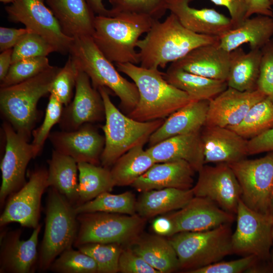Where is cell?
<instances>
[{"label":"cell","mask_w":273,"mask_h":273,"mask_svg":"<svg viewBox=\"0 0 273 273\" xmlns=\"http://www.w3.org/2000/svg\"><path fill=\"white\" fill-rule=\"evenodd\" d=\"M155 21L149 16L119 13L113 16L96 15L93 40L112 63L140 64L135 50L140 37L147 33Z\"/></svg>","instance_id":"obj_3"},{"label":"cell","mask_w":273,"mask_h":273,"mask_svg":"<svg viewBox=\"0 0 273 273\" xmlns=\"http://www.w3.org/2000/svg\"><path fill=\"white\" fill-rule=\"evenodd\" d=\"M255 159L246 158L229 164L240 185L241 200L256 212L270 215L273 193V151Z\"/></svg>","instance_id":"obj_11"},{"label":"cell","mask_w":273,"mask_h":273,"mask_svg":"<svg viewBox=\"0 0 273 273\" xmlns=\"http://www.w3.org/2000/svg\"><path fill=\"white\" fill-rule=\"evenodd\" d=\"M269 1H270V3L271 5H273V0H269Z\"/></svg>","instance_id":"obj_58"},{"label":"cell","mask_w":273,"mask_h":273,"mask_svg":"<svg viewBox=\"0 0 273 273\" xmlns=\"http://www.w3.org/2000/svg\"><path fill=\"white\" fill-rule=\"evenodd\" d=\"M164 77L169 83L186 92L192 101H210L228 87L225 81L196 75L171 64L164 73Z\"/></svg>","instance_id":"obj_31"},{"label":"cell","mask_w":273,"mask_h":273,"mask_svg":"<svg viewBox=\"0 0 273 273\" xmlns=\"http://www.w3.org/2000/svg\"><path fill=\"white\" fill-rule=\"evenodd\" d=\"M127 247L160 273H169L179 269L175 250L164 236L140 235Z\"/></svg>","instance_id":"obj_29"},{"label":"cell","mask_w":273,"mask_h":273,"mask_svg":"<svg viewBox=\"0 0 273 273\" xmlns=\"http://www.w3.org/2000/svg\"><path fill=\"white\" fill-rule=\"evenodd\" d=\"M261 56V50L245 53L239 47L231 52L228 86L242 92L257 89Z\"/></svg>","instance_id":"obj_33"},{"label":"cell","mask_w":273,"mask_h":273,"mask_svg":"<svg viewBox=\"0 0 273 273\" xmlns=\"http://www.w3.org/2000/svg\"><path fill=\"white\" fill-rule=\"evenodd\" d=\"M216 5L223 6L228 9L233 27L239 25L245 19L247 12L245 0H210Z\"/></svg>","instance_id":"obj_48"},{"label":"cell","mask_w":273,"mask_h":273,"mask_svg":"<svg viewBox=\"0 0 273 273\" xmlns=\"http://www.w3.org/2000/svg\"><path fill=\"white\" fill-rule=\"evenodd\" d=\"M5 136V153L1 163V207L27 182L25 173L30 161L36 156L29 140L18 133L7 121L2 125Z\"/></svg>","instance_id":"obj_13"},{"label":"cell","mask_w":273,"mask_h":273,"mask_svg":"<svg viewBox=\"0 0 273 273\" xmlns=\"http://www.w3.org/2000/svg\"><path fill=\"white\" fill-rule=\"evenodd\" d=\"M144 145L132 148L112 166L110 171L115 186L131 185L156 163L147 150H144Z\"/></svg>","instance_id":"obj_34"},{"label":"cell","mask_w":273,"mask_h":273,"mask_svg":"<svg viewBox=\"0 0 273 273\" xmlns=\"http://www.w3.org/2000/svg\"><path fill=\"white\" fill-rule=\"evenodd\" d=\"M73 99L63 108L59 126L62 130H73L85 123L105 119L102 97L95 88L88 76L78 68Z\"/></svg>","instance_id":"obj_16"},{"label":"cell","mask_w":273,"mask_h":273,"mask_svg":"<svg viewBox=\"0 0 273 273\" xmlns=\"http://www.w3.org/2000/svg\"><path fill=\"white\" fill-rule=\"evenodd\" d=\"M30 32L27 28L0 27V51L1 52L13 49L20 39Z\"/></svg>","instance_id":"obj_50"},{"label":"cell","mask_w":273,"mask_h":273,"mask_svg":"<svg viewBox=\"0 0 273 273\" xmlns=\"http://www.w3.org/2000/svg\"><path fill=\"white\" fill-rule=\"evenodd\" d=\"M69 54L78 68L88 76L95 88L106 87L118 97L123 111L128 114L135 107L139 100L136 85L120 74L97 48L92 37L74 39Z\"/></svg>","instance_id":"obj_5"},{"label":"cell","mask_w":273,"mask_h":273,"mask_svg":"<svg viewBox=\"0 0 273 273\" xmlns=\"http://www.w3.org/2000/svg\"><path fill=\"white\" fill-rule=\"evenodd\" d=\"M48 184L63 195L74 207L78 201V169L72 157L53 150L48 160Z\"/></svg>","instance_id":"obj_32"},{"label":"cell","mask_w":273,"mask_h":273,"mask_svg":"<svg viewBox=\"0 0 273 273\" xmlns=\"http://www.w3.org/2000/svg\"><path fill=\"white\" fill-rule=\"evenodd\" d=\"M44 0H15L5 7L9 20L21 23L30 32L41 36L62 55L69 54L74 38L65 35Z\"/></svg>","instance_id":"obj_12"},{"label":"cell","mask_w":273,"mask_h":273,"mask_svg":"<svg viewBox=\"0 0 273 273\" xmlns=\"http://www.w3.org/2000/svg\"><path fill=\"white\" fill-rule=\"evenodd\" d=\"M44 1H46V0H44Z\"/></svg>","instance_id":"obj_60"},{"label":"cell","mask_w":273,"mask_h":273,"mask_svg":"<svg viewBox=\"0 0 273 273\" xmlns=\"http://www.w3.org/2000/svg\"><path fill=\"white\" fill-rule=\"evenodd\" d=\"M200 133L205 164H230L248 155V140L230 128L204 125Z\"/></svg>","instance_id":"obj_21"},{"label":"cell","mask_w":273,"mask_h":273,"mask_svg":"<svg viewBox=\"0 0 273 273\" xmlns=\"http://www.w3.org/2000/svg\"><path fill=\"white\" fill-rule=\"evenodd\" d=\"M257 89L267 96L273 97V43L270 41L262 49Z\"/></svg>","instance_id":"obj_46"},{"label":"cell","mask_w":273,"mask_h":273,"mask_svg":"<svg viewBox=\"0 0 273 273\" xmlns=\"http://www.w3.org/2000/svg\"><path fill=\"white\" fill-rule=\"evenodd\" d=\"M235 215L209 199L196 196L181 209L166 215L172 224L170 236L180 232L204 231L231 224Z\"/></svg>","instance_id":"obj_17"},{"label":"cell","mask_w":273,"mask_h":273,"mask_svg":"<svg viewBox=\"0 0 273 273\" xmlns=\"http://www.w3.org/2000/svg\"><path fill=\"white\" fill-rule=\"evenodd\" d=\"M236 215V229L232 236L233 254L254 255L259 259L270 261L273 216L252 210L241 199Z\"/></svg>","instance_id":"obj_10"},{"label":"cell","mask_w":273,"mask_h":273,"mask_svg":"<svg viewBox=\"0 0 273 273\" xmlns=\"http://www.w3.org/2000/svg\"><path fill=\"white\" fill-rule=\"evenodd\" d=\"M51 65L47 57H39L23 59L12 64L0 87L19 83L43 72Z\"/></svg>","instance_id":"obj_41"},{"label":"cell","mask_w":273,"mask_h":273,"mask_svg":"<svg viewBox=\"0 0 273 273\" xmlns=\"http://www.w3.org/2000/svg\"><path fill=\"white\" fill-rule=\"evenodd\" d=\"M194 197L192 188H165L143 192L136 201V213L147 219L177 210Z\"/></svg>","instance_id":"obj_30"},{"label":"cell","mask_w":273,"mask_h":273,"mask_svg":"<svg viewBox=\"0 0 273 273\" xmlns=\"http://www.w3.org/2000/svg\"><path fill=\"white\" fill-rule=\"evenodd\" d=\"M195 172L184 160L156 163L131 186L141 193L165 188L191 189Z\"/></svg>","instance_id":"obj_23"},{"label":"cell","mask_w":273,"mask_h":273,"mask_svg":"<svg viewBox=\"0 0 273 273\" xmlns=\"http://www.w3.org/2000/svg\"><path fill=\"white\" fill-rule=\"evenodd\" d=\"M77 164L78 201L75 207L95 199L102 193L112 191L115 185L108 167L84 162Z\"/></svg>","instance_id":"obj_35"},{"label":"cell","mask_w":273,"mask_h":273,"mask_svg":"<svg viewBox=\"0 0 273 273\" xmlns=\"http://www.w3.org/2000/svg\"><path fill=\"white\" fill-rule=\"evenodd\" d=\"M110 16L119 13H132L159 20L166 13L168 0H109Z\"/></svg>","instance_id":"obj_40"},{"label":"cell","mask_w":273,"mask_h":273,"mask_svg":"<svg viewBox=\"0 0 273 273\" xmlns=\"http://www.w3.org/2000/svg\"><path fill=\"white\" fill-rule=\"evenodd\" d=\"M209 102L192 101L170 115L150 136L149 147L172 136L201 131L206 121Z\"/></svg>","instance_id":"obj_27"},{"label":"cell","mask_w":273,"mask_h":273,"mask_svg":"<svg viewBox=\"0 0 273 273\" xmlns=\"http://www.w3.org/2000/svg\"><path fill=\"white\" fill-rule=\"evenodd\" d=\"M13 49L4 51L0 54V81L4 80L12 65Z\"/></svg>","instance_id":"obj_53"},{"label":"cell","mask_w":273,"mask_h":273,"mask_svg":"<svg viewBox=\"0 0 273 273\" xmlns=\"http://www.w3.org/2000/svg\"><path fill=\"white\" fill-rule=\"evenodd\" d=\"M49 139L55 150L72 157L77 163H101L105 137L92 123L84 124L73 130L52 132Z\"/></svg>","instance_id":"obj_18"},{"label":"cell","mask_w":273,"mask_h":273,"mask_svg":"<svg viewBox=\"0 0 273 273\" xmlns=\"http://www.w3.org/2000/svg\"><path fill=\"white\" fill-rule=\"evenodd\" d=\"M78 72V68L69 55L65 65L61 68L51 84L50 94L56 97L65 106L72 101Z\"/></svg>","instance_id":"obj_42"},{"label":"cell","mask_w":273,"mask_h":273,"mask_svg":"<svg viewBox=\"0 0 273 273\" xmlns=\"http://www.w3.org/2000/svg\"><path fill=\"white\" fill-rule=\"evenodd\" d=\"M218 41V37L194 32L172 13L162 22L155 20L137 43L140 66L157 69L182 58L200 46Z\"/></svg>","instance_id":"obj_1"},{"label":"cell","mask_w":273,"mask_h":273,"mask_svg":"<svg viewBox=\"0 0 273 273\" xmlns=\"http://www.w3.org/2000/svg\"><path fill=\"white\" fill-rule=\"evenodd\" d=\"M270 213L271 216H273V193L271 199L270 205Z\"/></svg>","instance_id":"obj_55"},{"label":"cell","mask_w":273,"mask_h":273,"mask_svg":"<svg viewBox=\"0 0 273 273\" xmlns=\"http://www.w3.org/2000/svg\"><path fill=\"white\" fill-rule=\"evenodd\" d=\"M272 236H273V229H272Z\"/></svg>","instance_id":"obj_59"},{"label":"cell","mask_w":273,"mask_h":273,"mask_svg":"<svg viewBox=\"0 0 273 273\" xmlns=\"http://www.w3.org/2000/svg\"><path fill=\"white\" fill-rule=\"evenodd\" d=\"M260 260L254 255L243 256L240 259L218 261L201 268L190 271L189 273H240L248 270Z\"/></svg>","instance_id":"obj_45"},{"label":"cell","mask_w":273,"mask_h":273,"mask_svg":"<svg viewBox=\"0 0 273 273\" xmlns=\"http://www.w3.org/2000/svg\"><path fill=\"white\" fill-rule=\"evenodd\" d=\"M41 225L28 240L21 239L20 229L3 232L1 235L0 272L32 273L38 268V239Z\"/></svg>","instance_id":"obj_19"},{"label":"cell","mask_w":273,"mask_h":273,"mask_svg":"<svg viewBox=\"0 0 273 273\" xmlns=\"http://www.w3.org/2000/svg\"><path fill=\"white\" fill-rule=\"evenodd\" d=\"M97 15L110 16V11L103 4V0H85Z\"/></svg>","instance_id":"obj_54"},{"label":"cell","mask_w":273,"mask_h":273,"mask_svg":"<svg viewBox=\"0 0 273 273\" xmlns=\"http://www.w3.org/2000/svg\"><path fill=\"white\" fill-rule=\"evenodd\" d=\"M270 151H273V128L248 140V155Z\"/></svg>","instance_id":"obj_49"},{"label":"cell","mask_w":273,"mask_h":273,"mask_svg":"<svg viewBox=\"0 0 273 273\" xmlns=\"http://www.w3.org/2000/svg\"><path fill=\"white\" fill-rule=\"evenodd\" d=\"M60 69L51 66L31 78L0 87L1 113L18 133L28 140L38 118L37 103L50 93L51 84Z\"/></svg>","instance_id":"obj_4"},{"label":"cell","mask_w":273,"mask_h":273,"mask_svg":"<svg viewBox=\"0 0 273 273\" xmlns=\"http://www.w3.org/2000/svg\"><path fill=\"white\" fill-rule=\"evenodd\" d=\"M247 140L273 128V97L266 96L254 104L239 124L228 127Z\"/></svg>","instance_id":"obj_36"},{"label":"cell","mask_w":273,"mask_h":273,"mask_svg":"<svg viewBox=\"0 0 273 273\" xmlns=\"http://www.w3.org/2000/svg\"><path fill=\"white\" fill-rule=\"evenodd\" d=\"M200 132L172 136L146 150L156 163L184 160L198 172L205 164Z\"/></svg>","instance_id":"obj_25"},{"label":"cell","mask_w":273,"mask_h":273,"mask_svg":"<svg viewBox=\"0 0 273 273\" xmlns=\"http://www.w3.org/2000/svg\"><path fill=\"white\" fill-rule=\"evenodd\" d=\"M270 261L271 263L272 272H273V247L271 248V251H270Z\"/></svg>","instance_id":"obj_56"},{"label":"cell","mask_w":273,"mask_h":273,"mask_svg":"<svg viewBox=\"0 0 273 273\" xmlns=\"http://www.w3.org/2000/svg\"><path fill=\"white\" fill-rule=\"evenodd\" d=\"M63 106L56 97L50 94L43 121L37 128L33 130L32 133L33 140L31 144L36 156L42 150L53 127L59 123L64 108Z\"/></svg>","instance_id":"obj_43"},{"label":"cell","mask_w":273,"mask_h":273,"mask_svg":"<svg viewBox=\"0 0 273 273\" xmlns=\"http://www.w3.org/2000/svg\"><path fill=\"white\" fill-rule=\"evenodd\" d=\"M103 100L105 123L102 127L105 146L101 156L102 166L109 168L122 155L139 145H145L151 135L164 122V119L142 122L124 115L113 103L110 90L98 89Z\"/></svg>","instance_id":"obj_6"},{"label":"cell","mask_w":273,"mask_h":273,"mask_svg":"<svg viewBox=\"0 0 273 273\" xmlns=\"http://www.w3.org/2000/svg\"><path fill=\"white\" fill-rule=\"evenodd\" d=\"M48 170L38 167L30 174L28 180L7 200L0 216V226L17 222L35 229L39 225L41 197L48 184Z\"/></svg>","instance_id":"obj_14"},{"label":"cell","mask_w":273,"mask_h":273,"mask_svg":"<svg viewBox=\"0 0 273 273\" xmlns=\"http://www.w3.org/2000/svg\"><path fill=\"white\" fill-rule=\"evenodd\" d=\"M63 33L74 39L92 37L95 13L85 0H46Z\"/></svg>","instance_id":"obj_26"},{"label":"cell","mask_w":273,"mask_h":273,"mask_svg":"<svg viewBox=\"0 0 273 273\" xmlns=\"http://www.w3.org/2000/svg\"><path fill=\"white\" fill-rule=\"evenodd\" d=\"M119 72L135 84L139 100L127 115L142 122L164 119L192 102L188 95L169 83L158 69H148L130 63L116 64Z\"/></svg>","instance_id":"obj_2"},{"label":"cell","mask_w":273,"mask_h":273,"mask_svg":"<svg viewBox=\"0 0 273 273\" xmlns=\"http://www.w3.org/2000/svg\"><path fill=\"white\" fill-rule=\"evenodd\" d=\"M118 271L122 273H160L128 247L122 248L121 252Z\"/></svg>","instance_id":"obj_47"},{"label":"cell","mask_w":273,"mask_h":273,"mask_svg":"<svg viewBox=\"0 0 273 273\" xmlns=\"http://www.w3.org/2000/svg\"><path fill=\"white\" fill-rule=\"evenodd\" d=\"M15 0H0V1L4 4H11Z\"/></svg>","instance_id":"obj_57"},{"label":"cell","mask_w":273,"mask_h":273,"mask_svg":"<svg viewBox=\"0 0 273 273\" xmlns=\"http://www.w3.org/2000/svg\"><path fill=\"white\" fill-rule=\"evenodd\" d=\"M273 35V18L258 15L245 19L218 37L219 44L231 52L248 43L250 50H261L270 41Z\"/></svg>","instance_id":"obj_28"},{"label":"cell","mask_w":273,"mask_h":273,"mask_svg":"<svg viewBox=\"0 0 273 273\" xmlns=\"http://www.w3.org/2000/svg\"><path fill=\"white\" fill-rule=\"evenodd\" d=\"M146 219L136 213L93 212L78 214V229L73 246L77 248L93 243L128 245L141 235Z\"/></svg>","instance_id":"obj_9"},{"label":"cell","mask_w":273,"mask_h":273,"mask_svg":"<svg viewBox=\"0 0 273 273\" xmlns=\"http://www.w3.org/2000/svg\"><path fill=\"white\" fill-rule=\"evenodd\" d=\"M230 59L231 52L221 48L218 41L196 48L171 64L196 75L226 81Z\"/></svg>","instance_id":"obj_22"},{"label":"cell","mask_w":273,"mask_h":273,"mask_svg":"<svg viewBox=\"0 0 273 273\" xmlns=\"http://www.w3.org/2000/svg\"><path fill=\"white\" fill-rule=\"evenodd\" d=\"M198 172L197 181L192 188L194 196L209 199L224 210L236 215L242 191L230 166L226 163L204 164Z\"/></svg>","instance_id":"obj_15"},{"label":"cell","mask_w":273,"mask_h":273,"mask_svg":"<svg viewBox=\"0 0 273 273\" xmlns=\"http://www.w3.org/2000/svg\"><path fill=\"white\" fill-rule=\"evenodd\" d=\"M192 0H168L167 8L186 28L196 33L220 36L233 27L230 18L211 8L196 9Z\"/></svg>","instance_id":"obj_24"},{"label":"cell","mask_w":273,"mask_h":273,"mask_svg":"<svg viewBox=\"0 0 273 273\" xmlns=\"http://www.w3.org/2000/svg\"><path fill=\"white\" fill-rule=\"evenodd\" d=\"M231 224L204 231L180 232L168 237L176 253L179 268L189 272L233 254Z\"/></svg>","instance_id":"obj_8"},{"label":"cell","mask_w":273,"mask_h":273,"mask_svg":"<svg viewBox=\"0 0 273 273\" xmlns=\"http://www.w3.org/2000/svg\"><path fill=\"white\" fill-rule=\"evenodd\" d=\"M77 249L91 257L98 266V273H116L122 251L121 245L117 243H87Z\"/></svg>","instance_id":"obj_38"},{"label":"cell","mask_w":273,"mask_h":273,"mask_svg":"<svg viewBox=\"0 0 273 273\" xmlns=\"http://www.w3.org/2000/svg\"><path fill=\"white\" fill-rule=\"evenodd\" d=\"M152 229L157 235L169 237L172 231V224L166 216L159 217L153 222Z\"/></svg>","instance_id":"obj_52"},{"label":"cell","mask_w":273,"mask_h":273,"mask_svg":"<svg viewBox=\"0 0 273 273\" xmlns=\"http://www.w3.org/2000/svg\"><path fill=\"white\" fill-rule=\"evenodd\" d=\"M266 96L258 89L242 92L228 87L209 102L205 125L225 127L237 125L254 104Z\"/></svg>","instance_id":"obj_20"},{"label":"cell","mask_w":273,"mask_h":273,"mask_svg":"<svg viewBox=\"0 0 273 273\" xmlns=\"http://www.w3.org/2000/svg\"><path fill=\"white\" fill-rule=\"evenodd\" d=\"M247 6L246 18L253 14L273 17V10L269 0H245Z\"/></svg>","instance_id":"obj_51"},{"label":"cell","mask_w":273,"mask_h":273,"mask_svg":"<svg viewBox=\"0 0 273 273\" xmlns=\"http://www.w3.org/2000/svg\"><path fill=\"white\" fill-rule=\"evenodd\" d=\"M136 201L131 192L127 191L119 194L105 192L95 199L75 207V209L77 214L105 212L133 215L136 214Z\"/></svg>","instance_id":"obj_37"},{"label":"cell","mask_w":273,"mask_h":273,"mask_svg":"<svg viewBox=\"0 0 273 273\" xmlns=\"http://www.w3.org/2000/svg\"><path fill=\"white\" fill-rule=\"evenodd\" d=\"M54 52L53 46L41 36L28 33L13 48L12 64L23 59L47 57Z\"/></svg>","instance_id":"obj_44"},{"label":"cell","mask_w":273,"mask_h":273,"mask_svg":"<svg viewBox=\"0 0 273 273\" xmlns=\"http://www.w3.org/2000/svg\"><path fill=\"white\" fill-rule=\"evenodd\" d=\"M49 270L58 273H98V266L91 257L71 247L56 258Z\"/></svg>","instance_id":"obj_39"},{"label":"cell","mask_w":273,"mask_h":273,"mask_svg":"<svg viewBox=\"0 0 273 273\" xmlns=\"http://www.w3.org/2000/svg\"><path fill=\"white\" fill-rule=\"evenodd\" d=\"M45 226L38 252V269L49 270L63 251L72 247L78 222L75 207L58 191L49 188L45 209Z\"/></svg>","instance_id":"obj_7"}]
</instances>
